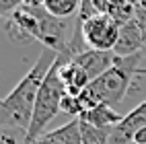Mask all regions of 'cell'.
<instances>
[{
    "mask_svg": "<svg viewBox=\"0 0 146 144\" xmlns=\"http://www.w3.org/2000/svg\"><path fill=\"white\" fill-rule=\"evenodd\" d=\"M56 60H58V54L43 47V52L31 66V70L17 82V86L0 103V128H13L23 132L29 130L39 89Z\"/></svg>",
    "mask_w": 146,
    "mask_h": 144,
    "instance_id": "obj_1",
    "label": "cell"
},
{
    "mask_svg": "<svg viewBox=\"0 0 146 144\" xmlns=\"http://www.w3.org/2000/svg\"><path fill=\"white\" fill-rule=\"evenodd\" d=\"M142 54H136L130 58H117L115 56L113 66L107 72H103L99 78H95L86 89L78 95L82 109L89 111L97 105H109L115 109V105H119L125 97V93L130 89V82L134 74H138V64L142 60Z\"/></svg>",
    "mask_w": 146,
    "mask_h": 144,
    "instance_id": "obj_2",
    "label": "cell"
},
{
    "mask_svg": "<svg viewBox=\"0 0 146 144\" xmlns=\"http://www.w3.org/2000/svg\"><path fill=\"white\" fill-rule=\"evenodd\" d=\"M62 56L58 54V60L47 72L45 80L39 89L35 101V111H33V119L31 126L27 130V144H33L37 138H41L45 134V128L50 126V121L62 111V99L66 95V86L60 78V68H62Z\"/></svg>",
    "mask_w": 146,
    "mask_h": 144,
    "instance_id": "obj_3",
    "label": "cell"
},
{
    "mask_svg": "<svg viewBox=\"0 0 146 144\" xmlns=\"http://www.w3.org/2000/svg\"><path fill=\"white\" fill-rule=\"evenodd\" d=\"M76 29H80L82 39L89 50L97 52H113L119 37V25L107 15H95L84 23H76Z\"/></svg>",
    "mask_w": 146,
    "mask_h": 144,
    "instance_id": "obj_4",
    "label": "cell"
},
{
    "mask_svg": "<svg viewBox=\"0 0 146 144\" xmlns=\"http://www.w3.org/2000/svg\"><path fill=\"white\" fill-rule=\"evenodd\" d=\"M4 33L15 43H31L37 41L39 35V8L21 6L8 17L4 25Z\"/></svg>",
    "mask_w": 146,
    "mask_h": 144,
    "instance_id": "obj_5",
    "label": "cell"
},
{
    "mask_svg": "<svg viewBox=\"0 0 146 144\" xmlns=\"http://www.w3.org/2000/svg\"><path fill=\"white\" fill-rule=\"evenodd\" d=\"M142 128H146V101H142L138 107L123 115L119 126H115L111 134V144H130L134 134Z\"/></svg>",
    "mask_w": 146,
    "mask_h": 144,
    "instance_id": "obj_6",
    "label": "cell"
},
{
    "mask_svg": "<svg viewBox=\"0 0 146 144\" xmlns=\"http://www.w3.org/2000/svg\"><path fill=\"white\" fill-rule=\"evenodd\" d=\"M72 60H74L76 64L82 66L84 72L89 74L91 82H93L95 78H99L103 72H107V70L113 66V62H115V54H113V52L86 50V52H82V54H78V56H74Z\"/></svg>",
    "mask_w": 146,
    "mask_h": 144,
    "instance_id": "obj_7",
    "label": "cell"
},
{
    "mask_svg": "<svg viewBox=\"0 0 146 144\" xmlns=\"http://www.w3.org/2000/svg\"><path fill=\"white\" fill-rule=\"evenodd\" d=\"M113 54L117 58H130L136 54H142V33H140L138 23H136V17L130 23L119 27V37H117V45H115Z\"/></svg>",
    "mask_w": 146,
    "mask_h": 144,
    "instance_id": "obj_8",
    "label": "cell"
},
{
    "mask_svg": "<svg viewBox=\"0 0 146 144\" xmlns=\"http://www.w3.org/2000/svg\"><path fill=\"white\" fill-rule=\"evenodd\" d=\"M33 144H82L80 123H78V119H72V121H68L52 132H45Z\"/></svg>",
    "mask_w": 146,
    "mask_h": 144,
    "instance_id": "obj_9",
    "label": "cell"
},
{
    "mask_svg": "<svg viewBox=\"0 0 146 144\" xmlns=\"http://www.w3.org/2000/svg\"><path fill=\"white\" fill-rule=\"evenodd\" d=\"M78 119L84 123H91L95 128H101V130H115V126H119V121L123 119V115H119L109 105H97V107L84 111Z\"/></svg>",
    "mask_w": 146,
    "mask_h": 144,
    "instance_id": "obj_10",
    "label": "cell"
},
{
    "mask_svg": "<svg viewBox=\"0 0 146 144\" xmlns=\"http://www.w3.org/2000/svg\"><path fill=\"white\" fill-rule=\"evenodd\" d=\"M43 8L56 19H68L72 15H78L80 0H45Z\"/></svg>",
    "mask_w": 146,
    "mask_h": 144,
    "instance_id": "obj_11",
    "label": "cell"
},
{
    "mask_svg": "<svg viewBox=\"0 0 146 144\" xmlns=\"http://www.w3.org/2000/svg\"><path fill=\"white\" fill-rule=\"evenodd\" d=\"M80 136H82V144H107L111 142V134L113 130H101V128H95L91 123H84L80 121Z\"/></svg>",
    "mask_w": 146,
    "mask_h": 144,
    "instance_id": "obj_12",
    "label": "cell"
},
{
    "mask_svg": "<svg viewBox=\"0 0 146 144\" xmlns=\"http://www.w3.org/2000/svg\"><path fill=\"white\" fill-rule=\"evenodd\" d=\"M0 144H27V132L0 128Z\"/></svg>",
    "mask_w": 146,
    "mask_h": 144,
    "instance_id": "obj_13",
    "label": "cell"
},
{
    "mask_svg": "<svg viewBox=\"0 0 146 144\" xmlns=\"http://www.w3.org/2000/svg\"><path fill=\"white\" fill-rule=\"evenodd\" d=\"M136 23H138L142 33V56L146 58V11L144 8H136Z\"/></svg>",
    "mask_w": 146,
    "mask_h": 144,
    "instance_id": "obj_14",
    "label": "cell"
},
{
    "mask_svg": "<svg viewBox=\"0 0 146 144\" xmlns=\"http://www.w3.org/2000/svg\"><path fill=\"white\" fill-rule=\"evenodd\" d=\"M21 6H23V0H0V17H11Z\"/></svg>",
    "mask_w": 146,
    "mask_h": 144,
    "instance_id": "obj_15",
    "label": "cell"
},
{
    "mask_svg": "<svg viewBox=\"0 0 146 144\" xmlns=\"http://www.w3.org/2000/svg\"><path fill=\"white\" fill-rule=\"evenodd\" d=\"M130 144H146V128H142V130L136 132Z\"/></svg>",
    "mask_w": 146,
    "mask_h": 144,
    "instance_id": "obj_16",
    "label": "cell"
},
{
    "mask_svg": "<svg viewBox=\"0 0 146 144\" xmlns=\"http://www.w3.org/2000/svg\"><path fill=\"white\" fill-rule=\"evenodd\" d=\"M45 0H23V6L27 8H43Z\"/></svg>",
    "mask_w": 146,
    "mask_h": 144,
    "instance_id": "obj_17",
    "label": "cell"
},
{
    "mask_svg": "<svg viewBox=\"0 0 146 144\" xmlns=\"http://www.w3.org/2000/svg\"><path fill=\"white\" fill-rule=\"evenodd\" d=\"M138 74H146V68H140V70H138Z\"/></svg>",
    "mask_w": 146,
    "mask_h": 144,
    "instance_id": "obj_18",
    "label": "cell"
},
{
    "mask_svg": "<svg viewBox=\"0 0 146 144\" xmlns=\"http://www.w3.org/2000/svg\"><path fill=\"white\" fill-rule=\"evenodd\" d=\"M132 2H134V4H136V0H132Z\"/></svg>",
    "mask_w": 146,
    "mask_h": 144,
    "instance_id": "obj_19",
    "label": "cell"
},
{
    "mask_svg": "<svg viewBox=\"0 0 146 144\" xmlns=\"http://www.w3.org/2000/svg\"><path fill=\"white\" fill-rule=\"evenodd\" d=\"M0 103H2V99H0Z\"/></svg>",
    "mask_w": 146,
    "mask_h": 144,
    "instance_id": "obj_20",
    "label": "cell"
}]
</instances>
